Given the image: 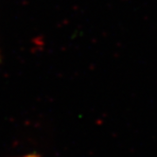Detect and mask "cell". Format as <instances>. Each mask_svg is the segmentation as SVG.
Returning <instances> with one entry per match:
<instances>
[{"label": "cell", "instance_id": "1", "mask_svg": "<svg viewBox=\"0 0 157 157\" xmlns=\"http://www.w3.org/2000/svg\"><path fill=\"white\" fill-rule=\"evenodd\" d=\"M25 157H38V156L35 155V154H29V155H27V156H25Z\"/></svg>", "mask_w": 157, "mask_h": 157}]
</instances>
